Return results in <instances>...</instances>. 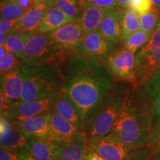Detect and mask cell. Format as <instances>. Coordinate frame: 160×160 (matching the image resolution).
Instances as JSON below:
<instances>
[{
    "mask_svg": "<svg viewBox=\"0 0 160 160\" xmlns=\"http://www.w3.org/2000/svg\"><path fill=\"white\" fill-rule=\"evenodd\" d=\"M69 54L48 33H34L22 55V62L31 65H50L64 71Z\"/></svg>",
    "mask_w": 160,
    "mask_h": 160,
    "instance_id": "cell-5",
    "label": "cell"
},
{
    "mask_svg": "<svg viewBox=\"0 0 160 160\" xmlns=\"http://www.w3.org/2000/svg\"><path fill=\"white\" fill-rule=\"evenodd\" d=\"M105 65L111 71L116 81L131 85L135 73V53L123 47L115 48L106 60Z\"/></svg>",
    "mask_w": 160,
    "mask_h": 160,
    "instance_id": "cell-7",
    "label": "cell"
},
{
    "mask_svg": "<svg viewBox=\"0 0 160 160\" xmlns=\"http://www.w3.org/2000/svg\"><path fill=\"white\" fill-rule=\"evenodd\" d=\"M50 113L29 118V119L14 121L15 125L28 137H38L51 139L49 126Z\"/></svg>",
    "mask_w": 160,
    "mask_h": 160,
    "instance_id": "cell-20",
    "label": "cell"
},
{
    "mask_svg": "<svg viewBox=\"0 0 160 160\" xmlns=\"http://www.w3.org/2000/svg\"><path fill=\"white\" fill-rule=\"evenodd\" d=\"M19 152L9 151L1 148L0 150V160H19Z\"/></svg>",
    "mask_w": 160,
    "mask_h": 160,
    "instance_id": "cell-36",
    "label": "cell"
},
{
    "mask_svg": "<svg viewBox=\"0 0 160 160\" xmlns=\"http://www.w3.org/2000/svg\"><path fill=\"white\" fill-rule=\"evenodd\" d=\"M122 41L131 33L141 30L139 13L130 8L124 9L122 17Z\"/></svg>",
    "mask_w": 160,
    "mask_h": 160,
    "instance_id": "cell-24",
    "label": "cell"
},
{
    "mask_svg": "<svg viewBox=\"0 0 160 160\" xmlns=\"http://www.w3.org/2000/svg\"><path fill=\"white\" fill-rule=\"evenodd\" d=\"M88 148V138L85 133H79L71 142L64 144L59 160H84Z\"/></svg>",
    "mask_w": 160,
    "mask_h": 160,
    "instance_id": "cell-22",
    "label": "cell"
},
{
    "mask_svg": "<svg viewBox=\"0 0 160 160\" xmlns=\"http://www.w3.org/2000/svg\"><path fill=\"white\" fill-rule=\"evenodd\" d=\"M141 30L152 36L160 22V11L153 8L148 11L139 13Z\"/></svg>",
    "mask_w": 160,
    "mask_h": 160,
    "instance_id": "cell-27",
    "label": "cell"
},
{
    "mask_svg": "<svg viewBox=\"0 0 160 160\" xmlns=\"http://www.w3.org/2000/svg\"><path fill=\"white\" fill-rule=\"evenodd\" d=\"M147 148L151 156L160 153V120L156 122L147 142Z\"/></svg>",
    "mask_w": 160,
    "mask_h": 160,
    "instance_id": "cell-30",
    "label": "cell"
},
{
    "mask_svg": "<svg viewBox=\"0 0 160 160\" xmlns=\"http://www.w3.org/2000/svg\"><path fill=\"white\" fill-rule=\"evenodd\" d=\"M151 2L153 4V7L160 11V0H151Z\"/></svg>",
    "mask_w": 160,
    "mask_h": 160,
    "instance_id": "cell-42",
    "label": "cell"
},
{
    "mask_svg": "<svg viewBox=\"0 0 160 160\" xmlns=\"http://www.w3.org/2000/svg\"><path fill=\"white\" fill-rule=\"evenodd\" d=\"M60 93L42 99L30 102H19L13 104L11 111L3 115L13 121H18L38 116L48 114L53 111L56 102Z\"/></svg>",
    "mask_w": 160,
    "mask_h": 160,
    "instance_id": "cell-9",
    "label": "cell"
},
{
    "mask_svg": "<svg viewBox=\"0 0 160 160\" xmlns=\"http://www.w3.org/2000/svg\"><path fill=\"white\" fill-rule=\"evenodd\" d=\"M85 2L92 3L106 11L107 12H111L118 7L117 0H79V6Z\"/></svg>",
    "mask_w": 160,
    "mask_h": 160,
    "instance_id": "cell-32",
    "label": "cell"
},
{
    "mask_svg": "<svg viewBox=\"0 0 160 160\" xmlns=\"http://www.w3.org/2000/svg\"><path fill=\"white\" fill-rule=\"evenodd\" d=\"M142 88L153 102L157 119L160 120V71L142 86Z\"/></svg>",
    "mask_w": 160,
    "mask_h": 160,
    "instance_id": "cell-25",
    "label": "cell"
},
{
    "mask_svg": "<svg viewBox=\"0 0 160 160\" xmlns=\"http://www.w3.org/2000/svg\"><path fill=\"white\" fill-rule=\"evenodd\" d=\"M151 38V36L142 30H139L135 33H131L122 42V47L136 54L138 51L147 45Z\"/></svg>",
    "mask_w": 160,
    "mask_h": 160,
    "instance_id": "cell-26",
    "label": "cell"
},
{
    "mask_svg": "<svg viewBox=\"0 0 160 160\" xmlns=\"http://www.w3.org/2000/svg\"><path fill=\"white\" fill-rule=\"evenodd\" d=\"M88 145L105 160H125L133 150L113 132L102 137L88 138Z\"/></svg>",
    "mask_w": 160,
    "mask_h": 160,
    "instance_id": "cell-8",
    "label": "cell"
},
{
    "mask_svg": "<svg viewBox=\"0 0 160 160\" xmlns=\"http://www.w3.org/2000/svg\"><path fill=\"white\" fill-rule=\"evenodd\" d=\"M48 6L57 8L72 19H77L80 13L78 0H45Z\"/></svg>",
    "mask_w": 160,
    "mask_h": 160,
    "instance_id": "cell-28",
    "label": "cell"
},
{
    "mask_svg": "<svg viewBox=\"0 0 160 160\" xmlns=\"http://www.w3.org/2000/svg\"><path fill=\"white\" fill-rule=\"evenodd\" d=\"M131 85L116 81L102 102L85 120L88 138L99 137L111 133L122 111L125 99Z\"/></svg>",
    "mask_w": 160,
    "mask_h": 160,
    "instance_id": "cell-4",
    "label": "cell"
},
{
    "mask_svg": "<svg viewBox=\"0 0 160 160\" xmlns=\"http://www.w3.org/2000/svg\"><path fill=\"white\" fill-rule=\"evenodd\" d=\"M116 80L107 66L87 58H70L64 71L62 91L77 104L85 120L105 99Z\"/></svg>",
    "mask_w": 160,
    "mask_h": 160,
    "instance_id": "cell-1",
    "label": "cell"
},
{
    "mask_svg": "<svg viewBox=\"0 0 160 160\" xmlns=\"http://www.w3.org/2000/svg\"><path fill=\"white\" fill-rule=\"evenodd\" d=\"M1 2H18L19 0H1Z\"/></svg>",
    "mask_w": 160,
    "mask_h": 160,
    "instance_id": "cell-45",
    "label": "cell"
},
{
    "mask_svg": "<svg viewBox=\"0 0 160 160\" xmlns=\"http://www.w3.org/2000/svg\"><path fill=\"white\" fill-rule=\"evenodd\" d=\"M48 34L59 43L71 57L79 56L80 48L85 33L81 23L77 19H73Z\"/></svg>",
    "mask_w": 160,
    "mask_h": 160,
    "instance_id": "cell-10",
    "label": "cell"
},
{
    "mask_svg": "<svg viewBox=\"0 0 160 160\" xmlns=\"http://www.w3.org/2000/svg\"><path fill=\"white\" fill-rule=\"evenodd\" d=\"M8 37V33H0V47H5L6 42H7Z\"/></svg>",
    "mask_w": 160,
    "mask_h": 160,
    "instance_id": "cell-41",
    "label": "cell"
},
{
    "mask_svg": "<svg viewBox=\"0 0 160 160\" xmlns=\"http://www.w3.org/2000/svg\"><path fill=\"white\" fill-rule=\"evenodd\" d=\"M25 11L18 2H1L0 14L3 19H19Z\"/></svg>",
    "mask_w": 160,
    "mask_h": 160,
    "instance_id": "cell-29",
    "label": "cell"
},
{
    "mask_svg": "<svg viewBox=\"0 0 160 160\" xmlns=\"http://www.w3.org/2000/svg\"><path fill=\"white\" fill-rule=\"evenodd\" d=\"M64 144L49 138L29 137L25 149L35 160H59Z\"/></svg>",
    "mask_w": 160,
    "mask_h": 160,
    "instance_id": "cell-13",
    "label": "cell"
},
{
    "mask_svg": "<svg viewBox=\"0 0 160 160\" xmlns=\"http://www.w3.org/2000/svg\"><path fill=\"white\" fill-rule=\"evenodd\" d=\"M8 52L6 51V49L5 48V47H0V59L1 58H2L3 57H5L6 53H7Z\"/></svg>",
    "mask_w": 160,
    "mask_h": 160,
    "instance_id": "cell-43",
    "label": "cell"
},
{
    "mask_svg": "<svg viewBox=\"0 0 160 160\" xmlns=\"http://www.w3.org/2000/svg\"><path fill=\"white\" fill-rule=\"evenodd\" d=\"M157 120L154 105L142 87L131 86L122 111L111 132L131 148H145Z\"/></svg>",
    "mask_w": 160,
    "mask_h": 160,
    "instance_id": "cell-2",
    "label": "cell"
},
{
    "mask_svg": "<svg viewBox=\"0 0 160 160\" xmlns=\"http://www.w3.org/2000/svg\"><path fill=\"white\" fill-rule=\"evenodd\" d=\"M160 71V22L151 39L136 53V68L131 86L142 87Z\"/></svg>",
    "mask_w": 160,
    "mask_h": 160,
    "instance_id": "cell-6",
    "label": "cell"
},
{
    "mask_svg": "<svg viewBox=\"0 0 160 160\" xmlns=\"http://www.w3.org/2000/svg\"><path fill=\"white\" fill-rule=\"evenodd\" d=\"M151 154L147 148L133 149L128 157L125 160H151Z\"/></svg>",
    "mask_w": 160,
    "mask_h": 160,
    "instance_id": "cell-34",
    "label": "cell"
},
{
    "mask_svg": "<svg viewBox=\"0 0 160 160\" xmlns=\"http://www.w3.org/2000/svg\"><path fill=\"white\" fill-rule=\"evenodd\" d=\"M108 13L104 9L88 2L82 4L79 15L77 19L81 23L85 35L99 31V26Z\"/></svg>",
    "mask_w": 160,
    "mask_h": 160,
    "instance_id": "cell-18",
    "label": "cell"
},
{
    "mask_svg": "<svg viewBox=\"0 0 160 160\" xmlns=\"http://www.w3.org/2000/svg\"><path fill=\"white\" fill-rule=\"evenodd\" d=\"M19 160H35L27 150L25 149L19 152Z\"/></svg>",
    "mask_w": 160,
    "mask_h": 160,
    "instance_id": "cell-39",
    "label": "cell"
},
{
    "mask_svg": "<svg viewBox=\"0 0 160 160\" xmlns=\"http://www.w3.org/2000/svg\"><path fill=\"white\" fill-rule=\"evenodd\" d=\"M21 66V59L13 53L8 52L5 57L0 59V73L4 75L8 72Z\"/></svg>",
    "mask_w": 160,
    "mask_h": 160,
    "instance_id": "cell-31",
    "label": "cell"
},
{
    "mask_svg": "<svg viewBox=\"0 0 160 160\" xmlns=\"http://www.w3.org/2000/svg\"><path fill=\"white\" fill-rule=\"evenodd\" d=\"M71 18L66 16L57 8L48 6L43 19L35 33H49L72 21Z\"/></svg>",
    "mask_w": 160,
    "mask_h": 160,
    "instance_id": "cell-21",
    "label": "cell"
},
{
    "mask_svg": "<svg viewBox=\"0 0 160 160\" xmlns=\"http://www.w3.org/2000/svg\"><path fill=\"white\" fill-rule=\"evenodd\" d=\"M23 88L21 102L34 101L61 93L64 71L50 65L27 64L21 61Z\"/></svg>",
    "mask_w": 160,
    "mask_h": 160,
    "instance_id": "cell-3",
    "label": "cell"
},
{
    "mask_svg": "<svg viewBox=\"0 0 160 160\" xmlns=\"http://www.w3.org/2000/svg\"><path fill=\"white\" fill-rule=\"evenodd\" d=\"M130 2H131V0H117L118 6L123 9L129 8Z\"/></svg>",
    "mask_w": 160,
    "mask_h": 160,
    "instance_id": "cell-40",
    "label": "cell"
},
{
    "mask_svg": "<svg viewBox=\"0 0 160 160\" xmlns=\"http://www.w3.org/2000/svg\"><path fill=\"white\" fill-rule=\"evenodd\" d=\"M47 8L48 5L45 0H39L31 9L25 12L18 19L13 32L35 33L43 19Z\"/></svg>",
    "mask_w": 160,
    "mask_h": 160,
    "instance_id": "cell-19",
    "label": "cell"
},
{
    "mask_svg": "<svg viewBox=\"0 0 160 160\" xmlns=\"http://www.w3.org/2000/svg\"><path fill=\"white\" fill-rule=\"evenodd\" d=\"M78 1H79V0H78Z\"/></svg>",
    "mask_w": 160,
    "mask_h": 160,
    "instance_id": "cell-46",
    "label": "cell"
},
{
    "mask_svg": "<svg viewBox=\"0 0 160 160\" xmlns=\"http://www.w3.org/2000/svg\"><path fill=\"white\" fill-rule=\"evenodd\" d=\"M23 73L21 66L1 76V93L13 104L21 102Z\"/></svg>",
    "mask_w": 160,
    "mask_h": 160,
    "instance_id": "cell-16",
    "label": "cell"
},
{
    "mask_svg": "<svg viewBox=\"0 0 160 160\" xmlns=\"http://www.w3.org/2000/svg\"><path fill=\"white\" fill-rule=\"evenodd\" d=\"M53 111L73 124L79 131L85 133V117L83 112L63 91L56 102Z\"/></svg>",
    "mask_w": 160,
    "mask_h": 160,
    "instance_id": "cell-14",
    "label": "cell"
},
{
    "mask_svg": "<svg viewBox=\"0 0 160 160\" xmlns=\"http://www.w3.org/2000/svg\"><path fill=\"white\" fill-rule=\"evenodd\" d=\"M49 126L51 139L62 142H69L79 133H82L73 124L53 111L50 113Z\"/></svg>",
    "mask_w": 160,
    "mask_h": 160,
    "instance_id": "cell-15",
    "label": "cell"
},
{
    "mask_svg": "<svg viewBox=\"0 0 160 160\" xmlns=\"http://www.w3.org/2000/svg\"><path fill=\"white\" fill-rule=\"evenodd\" d=\"M18 22V19H3L0 21V33H11Z\"/></svg>",
    "mask_w": 160,
    "mask_h": 160,
    "instance_id": "cell-35",
    "label": "cell"
},
{
    "mask_svg": "<svg viewBox=\"0 0 160 160\" xmlns=\"http://www.w3.org/2000/svg\"><path fill=\"white\" fill-rule=\"evenodd\" d=\"M123 11V8L118 6L114 11L108 13L98 31L104 37L115 45L122 42V17Z\"/></svg>",
    "mask_w": 160,
    "mask_h": 160,
    "instance_id": "cell-17",
    "label": "cell"
},
{
    "mask_svg": "<svg viewBox=\"0 0 160 160\" xmlns=\"http://www.w3.org/2000/svg\"><path fill=\"white\" fill-rule=\"evenodd\" d=\"M151 160H160V153H157V154L151 156Z\"/></svg>",
    "mask_w": 160,
    "mask_h": 160,
    "instance_id": "cell-44",
    "label": "cell"
},
{
    "mask_svg": "<svg viewBox=\"0 0 160 160\" xmlns=\"http://www.w3.org/2000/svg\"><path fill=\"white\" fill-rule=\"evenodd\" d=\"M129 8L138 13H142L150 11L153 8V7L151 0H131Z\"/></svg>",
    "mask_w": 160,
    "mask_h": 160,
    "instance_id": "cell-33",
    "label": "cell"
},
{
    "mask_svg": "<svg viewBox=\"0 0 160 160\" xmlns=\"http://www.w3.org/2000/svg\"><path fill=\"white\" fill-rule=\"evenodd\" d=\"M84 160H105L104 158H102L99 154L96 152L94 150H93L92 148L90 147L88 149L87 153L85 156V158H84Z\"/></svg>",
    "mask_w": 160,
    "mask_h": 160,
    "instance_id": "cell-37",
    "label": "cell"
},
{
    "mask_svg": "<svg viewBox=\"0 0 160 160\" xmlns=\"http://www.w3.org/2000/svg\"><path fill=\"white\" fill-rule=\"evenodd\" d=\"M38 1L39 0H19L18 3L23 8L26 12L31 9L37 4Z\"/></svg>",
    "mask_w": 160,
    "mask_h": 160,
    "instance_id": "cell-38",
    "label": "cell"
},
{
    "mask_svg": "<svg viewBox=\"0 0 160 160\" xmlns=\"http://www.w3.org/2000/svg\"><path fill=\"white\" fill-rule=\"evenodd\" d=\"M28 137L20 130L13 120L3 114L0 119V142L1 148L20 152L25 149Z\"/></svg>",
    "mask_w": 160,
    "mask_h": 160,
    "instance_id": "cell-12",
    "label": "cell"
},
{
    "mask_svg": "<svg viewBox=\"0 0 160 160\" xmlns=\"http://www.w3.org/2000/svg\"><path fill=\"white\" fill-rule=\"evenodd\" d=\"M115 45L99 31L92 32L84 37L79 56L105 65L106 60L114 51Z\"/></svg>",
    "mask_w": 160,
    "mask_h": 160,
    "instance_id": "cell-11",
    "label": "cell"
},
{
    "mask_svg": "<svg viewBox=\"0 0 160 160\" xmlns=\"http://www.w3.org/2000/svg\"><path fill=\"white\" fill-rule=\"evenodd\" d=\"M33 33H18V32H13L10 33L5 45L6 51L16 55L20 59L26 45Z\"/></svg>",
    "mask_w": 160,
    "mask_h": 160,
    "instance_id": "cell-23",
    "label": "cell"
}]
</instances>
